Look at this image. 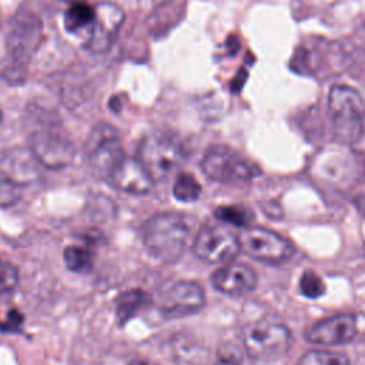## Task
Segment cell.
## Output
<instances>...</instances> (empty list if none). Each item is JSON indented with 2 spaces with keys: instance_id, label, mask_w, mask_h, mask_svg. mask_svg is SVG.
Segmentation results:
<instances>
[{
  "instance_id": "obj_14",
  "label": "cell",
  "mask_w": 365,
  "mask_h": 365,
  "mask_svg": "<svg viewBox=\"0 0 365 365\" xmlns=\"http://www.w3.org/2000/svg\"><path fill=\"white\" fill-rule=\"evenodd\" d=\"M0 175L11 180L19 185H27L40 178L41 163L30 148L14 147L1 155Z\"/></svg>"
},
{
  "instance_id": "obj_33",
  "label": "cell",
  "mask_w": 365,
  "mask_h": 365,
  "mask_svg": "<svg viewBox=\"0 0 365 365\" xmlns=\"http://www.w3.org/2000/svg\"><path fill=\"white\" fill-rule=\"evenodd\" d=\"M1 120H3V113H1V110H0V123H1Z\"/></svg>"
},
{
  "instance_id": "obj_8",
  "label": "cell",
  "mask_w": 365,
  "mask_h": 365,
  "mask_svg": "<svg viewBox=\"0 0 365 365\" xmlns=\"http://www.w3.org/2000/svg\"><path fill=\"white\" fill-rule=\"evenodd\" d=\"M29 148L47 168L67 167L76 154L70 137L56 124H46L29 135Z\"/></svg>"
},
{
  "instance_id": "obj_9",
  "label": "cell",
  "mask_w": 365,
  "mask_h": 365,
  "mask_svg": "<svg viewBox=\"0 0 365 365\" xmlns=\"http://www.w3.org/2000/svg\"><path fill=\"white\" fill-rule=\"evenodd\" d=\"M202 173L220 182H244L255 175L254 165L225 145H214L207 150L201 160Z\"/></svg>"
},
{
  "instance_id": "obj_5",
  "label": "cell",
  "mask_w": 365,
  "mask_h": 365,
  "mask_svg": "<svg viewBox=\"0 0 365 365\" xmlns=\"http://www.w3.org/2000/svg\"><path fill=\"white\" fill-rule=\"evenodd\" d=\"M291 332L279 322L255 321L242 331L245 354L255 359H275L285 355L291 346Z\"/></svg>"
},
{
  "instance_id": "obj_28",
  "label": "cell",
  "mask_w": 365,
  "mask_h": 365,
  "mask_svg": "<svg viewBox=\"0 0 365 365\" xmlns=\"http://www.w3.org/2000/svg\"><path fill=\"white\" fill-rule=\"evenodd\" d=\"M23 324V315L17 309H10L3 322H0V328L6 332H14Z\"/></svg>"
},
{
  "instance_id": "obj_21",
  "label": "cell",
  "mask_w": 365,
  "mask_h": 365,
  "mask_svg": "<svg viewBox=\"0 0 365 365\" xmlns=\"http://www.w3.org/2000/svg\"><path fill=\"white\" fill-rule=\"evenodd\" d=\"M214 214L220 221L235 225V227H241V228L251 225V222L254 220L252 211L250 208H247L244 205H238V204L221 205L215 210Z\"/></svg>"
},
{
  "instance_id": "obj_32",
  "label": "cell",
  "mask_w": 365,
  "mask_h": 365,
  "mask_svg": "<svg viewBox=\"0 0 365 365\" xmlns=\"http://www.w3.org/2000/svg\"><path fill=\"white\" fill-rule=\"evenodd\" d=\"M63 1H67V3L73 4V3H84L86 0H63Z\"/></svg>"
},
{
  "instance_id": "obj_4",
  "label": "cell",
  "mask_w": 365,
  "mask_h": 365,
  "mask_svg": "<svg viewBox=\"0 0 365 365\" xmlns=\"http://www.w3.org/2000/svg\"><path fill=\"white\" fill-rule=\"evenodd\" d=\"M328 108L335 135L344 143H355L362 134L364 104L356 90L334 86L329 90Z\"/></svg>"
},
{
  "instance_id": "obj_29",
  "label": "cell",
  "mask_w": 365,
  "mask_h": 365,
  "mask_svg": "<svg viewBox=\"0 0 365 365\" xmlns=\"http://www.w3.org/2000/svg\"><path fill=\"white\" fill-rule=\"evenodd\" d=\"M355 205L362 214H365V194H361L355 198Z\"/></svg>"
},
{
  "instance_id": "obj_25",
  "label": "cell",
  "mask_w": 365,
  "mask_h": 365,
  "mask_svg": "<svg viewBox=\"0 0 365 365\" xmlns=\"http://www.w3.org/2000/svg\"><path fill=\"white\" fill-rule=\"evenodd\" d=\"M244 354H245L244 346H238L232 342H227L218 348L215 365H242Z\"/></svg>"
},
{
  "instance_id": "obj_10",
  "label": "cell",
  "mask_w": 365,
  "mask_h": 365,
  "mask_svg": "<svg viewBox=\"0 0 365 365\" xmlns=\"http://www.w3.org/2000/svg\"><path fill=\"white\" fill-rule=\"evenodd\" d=\"M240 251L238 235L222 225L202 227L192 241L194 255L208 264L230 261Z\"/></svg>"
},
{
  "instance_id": "obj_31",
  "label": "cell",
  "mask_w": 365,
  "mask_h": 365,
  "mask_svg": "<svg viewBox=\"0 0 365 365\" xmlns=\"http://www.w3.org/2000/svg\"><path fill=\"white\" fill-rule=\"evenodd\" d=\"M128 365H150L148 362L145 361H140V359H135V361H131Z\"/></svg>"
},
{
  "instance_id": "obj_24",
  "label": "cell",
  "mask_w": 365,
  "mask_h": 365,
  "mask_svg": "<svg viewBox=\"0 0 365 365\" xmlns=\"http://www.w3.org/2000/svg\"><path fill=\"white\" fill-rule=\"evenodd\" d=\"M299 291L307 298L315 299L324 295L325 284L322 278L314 271H305L299 278Z\"/></svg>"
},
{
  "instance_id": "obj_2",
  "label": "cell",
  "mask_w": 365,
  "mask_h": 365,
  "mask_svg": "<svg viewBox=\"0 0 365 365\" xmlns=\"http://www.w3.org/2000/svg\"><path fill=\"white\" fill-rule=\"evenodd\" d=\"M43 34L41 20L31 11L17 13L10 24L6 37V60L3 64L4 77L23 81L27 67L40 44Z\"/></svg>"
},
{
  "instance_id": "obj_26",
  "label": "cell",
  "mask_w": 365,
  "mask_h": 365,
  "mask_svg": "<svg viewBox=\"0 0 365 365\" xmlns=\"http://www.w3.org/2000/svg\"><path fill=\"white\" fill-rule=\"evenodd\" d=\"M21 195L20 185L0 175V207L7 208L14 205Z\"/></svg>"
},
{
  "instance_id": "obj_15",
  "label": "cell",
  "mask_w": 365,
  "mask_h": 365,
  "mask_svg": "<svg viewBox=\"0 0 365 365\" xmlns=\"http://www.w3.org/2000/svg\"><path fill=\"white\" fill-rule=\"evenodd\" d=\"M108 181L120 191L143 195L151 191L154 180L138 158L124 157V160L110 174Z\"/></svg>"
},
{
  "instance_id": "obj_1",
  "label": "cell",
  "mask_w": 365,
  "mask_h": 365,
  "mask_svg": "<svg viewBox=\"0 0 365 365\" xmlns=\"http://www.w3.org/2000/svg\"><path fill=\"white\" fill-rule=\"evenodd\" d=\"M194 222L195 220L187 214H155L141 228L143 242L153 258L161 262H174L185 251Z\"/></svg>"
},
{
  "instance_id": "obj_7",
  "label": "cell",
  "mask_w": 365,
  "mask_h": 365,
  "mask_svg": "<svg viewBox=\"0 0 365 365\" xmlns=\"http://www.w3.org/2000/svg\"><path fill=\"white\" fill-rule=\"evenodd\" d=\"M238 240L241 251L269 264L284 262L295 252V247L288 238L264 227L248 225L241 228Z\"/></svg>"
},
{
  "instance_id": "obj_16",
  "label": "cell",
  "mask_w": 365,
  "mask_h": 365,
  "mask_svg": "<svg viewBox=\"0 0 365 365\" xmlns=\"http://www.w3.org/2000/svg\"><path fill=\"white\" fill-rule=\"evenodd\" d=\"M257 281L258 278L255 271L242 262H231L224 265L211 277V282L215 289L222 294L235 297L254 291Z\"/></svg>"
},
{
  "instance_id": "obj_20",
  "label": "cell",
  "mask_w": 365,
  "mask_h": 365,
  "mask_svg": "<svg viewBox=\"0 0 365 365\" xmlns=\"http://www.w3.org/2000/svg\"><path fill=\"white\" fill-rule=\"evenodd\" d=\"M64 264L70 271L74 272H87L93 268L94 257L93 252L86 247L70 245L64 250L63 254Z\"/></svg>"
},
{
  "instance_id": "obj_27",
  "label": "cell",
  "mask_w": 365,
  "mask_h": 365,
  "mask_svg": "<svg viewBox=\"0 0 365 365\" xmlns=\"http://www.w3.org/2000/svg\"><path fill=\"white\" fill-rule=\"evenodd\" d=\"M19 282V274L14 265L0 262V292L11 291Z\"/></svg>"
},
{
  "instance_id": "obj_11",
  "label": "cell",
  "mask_w": 365,
  "mask_h": 365,
  "mask_svg": "<svg viewBox=\"0 0 365 365\" xmlns=\"http://www.w3.org/2000/svg\"><path fill=\"white\" fill-rule=\"evenodd\" d=\"M125 14L120 6L111 1H101L94 7V20L87 34L84 47L91 53L107 51L115 40Z\"/></svg>"
},
{
  "instance_id": "obj_22",
  "label": "cell",
  "mask_w": 365,
  "mask_h": 365,
  "mask_svg": "<svg viewBox=\"0 0 365 365\" xmlns=\"http://www.w3.org/2000/svg\"><path fill=\"white\" fill-rule=\"evenodd\" d=\"M297 365H349L345 354L331 349H312L305 352Z\"/></svg>"
},
{
  "instance_id": "obj_12",
  "label": "cell",
  "mask_w": 365,
  "mask_h": 365,
  "mask_svg": "<svg viewBox=\"0 0 365 365\" xmlns=\"http://www.w3.org/2000/svg\"><path fill=\"white\" fill-rule=\"evenodd\" d=\"M356 331L358 325L352 314H336L312 324L307 329L305 338L318 346H334L352 341Z\"/></svg>"
},
{
  "instance_id": "obj_19",
  "label": "cell",
  "mask_w": 365,
  "mask_h": 365,
  "mask_svg": "<svg viewBox=\"0 0 365 365\" xmlns=\"http://www.w3.org/2000/svg\"><path fill=\"white\" fill-rule=\"evenodd\" d=\"M94 20V7L84 3H73L64 14V27L70 33H80L87 30V34L91 29Z\"/></svg>"
},
{
  "instance_id": "obj_30",
  "label": "cell",
  "mask_w": 365,
  "mask_h": 365,
  "mask_svg": "<svg viewBox=\"0 0 365 365\" xmlns=\"http://www.w3.org/2000/svg\"><path fill=\"white\" fill-rule=\"evenodd\" d=\"M171 0H147V3L151 6V7H163L165 4H168Z\"/></svg>"
},
{
  "instance_id": "obj_13",
  "label": "cell",
  "mask_w": 365,
  "mask_h": 365,
  "mask_svg": "<svg viewBox=\"0 0 365 365\" xmlns=\"http://www.w3.org/2000/svg\"><path fill=\"white\" fill-rule=\"evenodd\" d=\"M205 304V294L195 281H180L163 297L160 311L165 318H175L194 314Z\"/></svg>"
},
{
  "instance_id": "obj_6",
  "label": "cell",
  "mask_w": 365,
  "mask_h": 365,
  "mask_svg": "<svg viewBox=\"0 0 365 365\" xmlns=\"http://www.w3.org/2000/svg\"><path fill=\"white\" fill-rule=\"evenodd\" d=\"M124 157L125 154L117 130L107 123L96 124L86 141V158L90 170L97 177L108 180L110 174Z\"/></svg>"
},
{
  "instance_id": "obj_17",
  "label": "cell",
  "mask_w": 365,
  "mask_h": 365,
  "mask_svg": "<svg viewBox=\"0 0 365 365\" xmlns=\"http://www.w3.org/2000/svg\"><path fill=\"white\" fill-rule=\"evenodd\" d=\"M165 354L174 365H207L210 351L190 334H175L165 342Z\"/></svg>"
},
{
  "instance_id": "obj_3",
  "label": "cell",
  "mask_w": 365,
  "mask_h": 365,
  "mask_svg": "<svg viewBox=\"0 0 365 365\" xmlns=\"http://www.w3.org/2000/svg\"><path fill=\"white\" fill-rule=\"evenodd\" d=\"M187 157L182 143L165 131L147 134L138 148V160L147 168L154 181L164 180Z\"/></svg>"
},
{
  "instance_id": "obj_18",
  "label": "cell",
  "mask_w": 365,
  "mask_h": 365,
  "mask_svg": "<svg viewBox=\"0 0 365 365\" xmlns=\"http://www.w3.org/2000/svg\"><path fill=\"white\" fill-rule=\"evenodd\" d=\"M148 295L141 289H127L115 299V315L120 325L128 322L145 304Z\"/></svg>"
},
{
  "instance_id": "obj_23",
  "label": "cell",
  "mask_w": 365,
  "mask_h": 365,
  "mask_svg": "<svg viewBox=\"0 0 365 365\" xmlns=\"http://www.w3.org/2000/svg\"><path fill=\"white\" fill-rule=\"evenodd\" d=\"M173 194L178 201L192 202L201 194L200 182L188 173H180L173 185Z\"/></svg>"
}]
</instances>
